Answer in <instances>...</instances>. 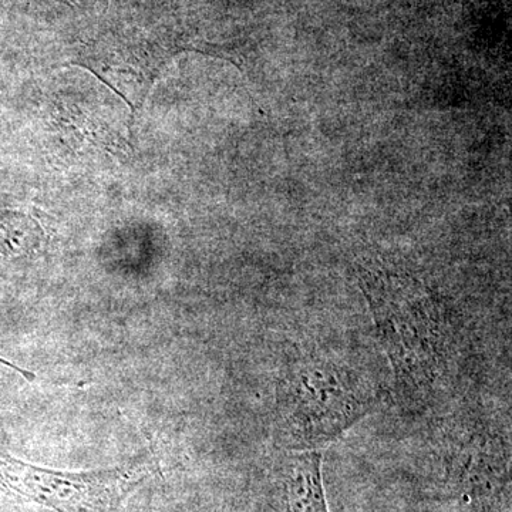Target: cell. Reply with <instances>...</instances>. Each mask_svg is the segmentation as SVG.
<instances>
[{
  "label": "cell",
  "instance_id": "cell-6",
  "mask_svg": "<svg viewBox=\"0 0 512 512\" xmlns=\"http://www.w3.org/2000/svg\"><path fill=\"white\" fill-rule=\"evenodd\" d=\"M39 225L19 214H0V255H22L39 244Z\"/></svg>",
  "mask_w": 512,
  "mask_h": 512
},
{
  "label": "cell",
  "instance_id": "cell-3",
  "mask_svg": "<svg viewBox=\"0 0 512 512\" xmlns=\"http://www.w3.org/2000/svg\"><path fill=\"white\" fill-rule=\"evenodd\" d=\"M151 458L110 470L64 473L0 453V493L35 501L57 512H117L153 473Z\"/></svg>",
  "mask_w": 512,
  "mask_h": 512
},
{
  "label": "cell",
  "instance_id": "cell-4",
  "mask_svg": "<svg viewBox=\"0 0 512 512\" xmlns=\"http://www.w3.org/2000/svg\"><path fill=\"white\" fill-rule=\"evenodd\" d=\"M453 474L461 498L473 510L497 511L507 501L510 470L505 446L490 433L470 434L456 451Z\"/></svg>",
  "mask_w": 512,
  "mask_h": 512
},
{
  "label": "cell",
  "instance_id": "cell-1",
  "mask_svg": "<svg viewBox=\"0 0 512 512\" xmlns=\"http://www.w3.org/2000/svg\"><path fill=\"white\" fill-rule=\"evenodd\" d=\"M357 271L392 366L394 396L404 409H426L447 367V332L439 302L413 276L383 266H357Z\"/></svg>",
  "mask_w": 512,
  "mask_h": 512
},
{
  "label": "cell",
  "instance_id": "cell-2",
  "mask_svg": "<svg viewBox=\"0 0 512 512\" xmlns=\"http://www.w3.org/2000/svg\"><path fill=\"white\" fill-rule=\"evenodd\" d=\"M369 377L325 349L288 356L278 387L279 436L286 450H322L375 407Z\"/></svg>",
  "mask_w": 512,
  "mask_h": 512
},
{
  "label": "cell",
  "instance_id": "cell-5",
  "mask_svg": "<svg viewBox=\"0 0 512 512\" xmlns=\"http://www.w3.org/2000/svg\"><path fill=\"white\" fill-rule=\"evenodd\" d=\"M322 450H286L275 464L271 505L276 512H329Z\"/></svg>",
  "mask_w": 512,
  "mask_h": 512
}]
</instances>
